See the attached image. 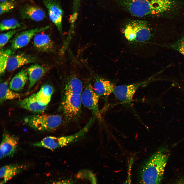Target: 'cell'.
<instances>
[{
	"label": "cell",
	"instance_id": "6da1fadb",
	"mask_svg": "<svg viewBox=\"0 0 184 184\" xmlns=\"http://www.w3.org/2000/svg\"><path fill=\"white\" fill-rule=\"evenodd\" d=\"M169 155L168 148L160 147L141 166L138 184H161Z\"/></svg>",
	"mask_w": 184,
	"mask_h": 184
},
{
	"label": "cell",
	"instance_id": "7a4b0ae2",
	"mask_svg": "<svg viewBox=\"0 0 184 184\" xmlns=\"http://www.w3.org/2000/svg\"><path fill=\"white\" fill-rule=\"evenodd\" d=\"M119 7L137 17L162 15L164 5L162 0H111Z\"/></svg>",
	"mask_w": 184,
	"mask_h": 184
},
{
	"label": "cell",
	"instance_id": "3957f363",
	"mask_svg": "<svg viewBox=\"0 0 184 184\" xmlns=\"http://www.w3.org/2000/svg\"><path fill=\"white\" fill-rule=\"evenodd\" d=\"M151 30L148 22L141 20H130L125 25L124 34L129 41L138 43L145 42L150 39Z\"/></svg>",
	"mask_w": 184,
	"mask_h": 184
},
{
	"label": "cell",
	"instance_id": "277c9868",
	"mask_svg": "<svg viewBox=\"0 0 184 184\" xmlns=\"http://www.w3.org/2000/svg\"><path fill=\"white\" fill-rule=\"evenodd\" d=\"M25 123L32 129L40 131L55 130L61 124L62 117L59 115H33L25 117Z\"/></svg>",
	"mask_w": 184,
	"mask_h": 184
},
{
	"label": "cell",
	"instance_id": "5b68a950",
	"mask_svg": "<svg viewBox=\"0 0 184 184\" xmlns=\"http://www.w3.org/2000/svg\"><path fill=\"white\" fill-rule=\"evenodd\" d=\"M93 121V119H90L82 129L73 134L59 137L47 136L44 141L45 147L48 149L53 150L66 146L76 142L87 132Z\"/></svg>",
	"mask_w": 184,
	"mask_h": 184
},
{
	"label": "cell",
	"instance_id": "8992f818",
	"mask_svg": "<svg viewBox=\"0 0 184 184\" xmlns=\"http://www.w3.org/2000/svg\"><path fill=\"white\" fill-rule=\"evenodd\" d=\"M81 95L65 93L62 105L64 114L67 120L75 119L79 115L82 104Z\"/></svg>",
	"mask_w": 184,
	"mask_h": 184
},
{
	"label": "cell",
	"instance_id": "52a82bcc",
	"mask_svg": "<svg viewBox=\"0 0 184 184\" xmlns=\"http://www.w3.org/2000/svg\"><path fill=\"white\" fill-rule=\"evenodd\" d=\"M100 97L90 85L86 86L81 95L82 104L90 110L94 116L99 119L101 117L98 106Z\"/></svg>",
	"mask_w": 184,
	"mask_h": 184
},
{
	"label": "cell",
	"instance_id": "ba28073f",
	"mask_svg": "<svg viewBox=\"0 0 184 184\" xmlns=\"http://www.w3.org/2000/svg\"><path fill=\"white\" fill-rule=\"evenodd\" d=\"M149 79L143 82L129 85H122L115 86L113 93L116 97L124 103L130 102L137 90L141 87L149 82Z\"/></svg>",
	"mask_w": 184,
	"mask_h": 184
},
{
	"label": "cell",
	"instance_id": "9c48e42d",
	"mask_svg": "<svg viewBox=\"0 0 184 184\" xmlns=\"http://www.w3.org/2000/svg\"><path fill=\"white\" fill-rule=\"evenodd\" d=\"M43 3L47 10L50 19L62 32L63 12L59 2L56 0H43Z\"/></svg>",
	"mask_w": 184,
	"mask_h": 184
},
{
	"label": "cell",
	"instance_id": "30bf717a",
	"mask_svg": "<svg viewBox=\"0 0 184 184\" xmlns=\"http://www.w3.org/2000/svg\"><path fill=\"white\" fill-rule=\"evenodd\" d=\"M18 143V139L17 137L7 132H5L3 134L0 144V159L6 157H13L16 152Z\"/></svg>",
	"mask_w": 184,
	"mask_h": 184
},
{
	"label": "cell",
	"instance_id": "8fae6325",
	"mask_svg": "<svg viewBox=\"0 0 184 184\" xmlns=\"http://www.w3.org/2000/svg\"><path fill=\"white\" fill-rule=\"evenodd\" d=\"M49 26L37 28L24 31L17 34L13 39L11 43V48L16 50L27 45L31 39L36 34L45 30Z\"/></svg>",
	"mask_w": 184,
	"mask_h": 184
},
{
	"label": "cell",
	"instance_id": "7c38bea8",
	"mask_svg": "<svg viewBox=\"0 0 184 184\" xmlns=\"http://www.w3.org/2000/svg\"><path fill=\"white\" fill-rule=\"evenodd\" d=\"M25 166L17 164L7 165L0 169V184H5L26 168Z\"/></svg>",
	"mask_w": 184,
	"mask_h": 184
},
{
	"label": "cell",
	"instance_id": "4fadbf2b",
	"mask_svg": "<svg viewBox=\"0 0 184 184\" xmlns=\"http://www.w3.org/2000/svg\"><path fill=\"white\" fill-rule=\"evenodd\" d=\"M20 13L23 18L36 21L42 20L45 15L44 11L40 7L28 4L26 5L21 8Z\"/></svg>",
	"mask_w": 184,
	"mask_h": 184
},
{
	"label": "cell",
	"instance_id": "5bb4252c",
	"mask_svg": "<svg viewBox=\"0 0 184 184\" xmlns=\"http://www.w3.org/2000/svg\"><path fill=\"white\" fill-rule=\"evenodd\" d=\"M35 58L23 53L11 55L7 64L6 70L9 72L14 71L26 64L34 62Z\"/></svg>",
	"mask_w": 184,
	"mask_h": 184
},
{
	"label": "cell",
	"instance_id": "9a60e30c",
	"mask_svg": "<svg viewBox=\"0 0 184 184\" xmlns=\"http://www.w3.org/2000/svg\"><path fill=\"white\" fill-rule=\"evenodd\" d=\"M33 44L35 48L41 51L51 52L54 48L53 43L50 36L43 33H38L34 36Z\"/></svg>",
	"mask_w": 184,
	"mask_h": 184
},
{
	"label": "cell",
	"instance_id": "2e32d148",
	"mask_svg": "<svg viewBox=\"0 0 184 184\" xmlns=\"http://www.w3.org/2000/svg\"><path fill=\"white\" fill-rule=\"evenodd\" d=\"M20 106L25 109L35 113L40 114L46 110L47 106L40 105L38 101L35 94L20 101Z\"/></svg>",
	"mask_w": 184,
	"mask_h": 184
},
{
	"label": "cell",
	"instance_id": "e0dca14e",
	"mask_svg": "<svg viewBox=\"0 0 184 184\" xmlns=\"http://www.w3.org/2000/svg\"><path fill=\"white\" fill-rule=\"evenodd\" d=\"M115 87L110 81L100 78L96 80L93 87L96 93L100 96L110 95L113 93Z\"/></svg>",
	"mask_w": 184,
	"mask_h": 184
},
{
	"label": "cell",
	"instance_id": "ac0fdd59",
	"mask_svg": "<svg viewBox=\"0 0 184 184\" xmlns=\"http://www.w3.org/2000/svg\"><path fill=\"white\" fill-rule=\"evenodd\" d=\"M29 84L28 91L31 88L46 72L45 68L38 64H33L27 69Z\"/></svg>",
	"mask_w": 184,
	"mask_h": 184
},
{
	"label": "cell",
	"instance_id": "d6986e66",
	"mask_svg": "<svg viewBox=\"0 0 184 184\" xmlns=\"http://www.w3.org/2000/svg\"><path fill=\"white\" fill-rule=\"evenodd\" d=\"M27 70L23 69L13 78L9 84V87L15 91H18L23 89L28 79Z\"/></svg>",
	"mask_w": 184,
	"mask_h": 184
},
{
	"label": "cell",
	"instance_id": "ffe728a7",
	"mask_svg": "<svg viewBox=\"0 0 184 184\" xmlns=\"http://www.w3.org/2000/svg\"><path fill=\"white\" fill-rule=\"evenodd\" d=\"M53 92V88L50 85L45 84L42 86L39 91L35 94L39 103L41 105L47 106L51 100Z\"/></svg>",
	"mask_w": 184,
	"mask_h": 184
},
{
	"label": "cell",
	"instance_id": "44dd1931",
	"mask_svg": "<svg viewBox=\"0 0 184 184\" xmlns=\"http://www.w3.org/2000/svg\"><path fill=\"white\" fill-rule=\"evenodd\" d=\"M8 83L7 81L1 82L0 85V101L1 103L5 101L13 99L20 97V95L14 92L8 87Z\"/></svg>",
	"mask_w": 184,
	"mask_h": 184
},
{
	"label": "cell",
	"instance_id": "7402d4cb",
	"mask_svg": "<svg viewBox=\"0 0 184 184\" xmlns=\"http://www.w3.org/2000/svg\"><path fill=\"white\" fill-rule=\"evenodd\" d=\"M83 91V84L81 81L76 77H73L66 84L65 93L81 95Z\"/></svg>",
	"mask_w": 184,
	"mask_h": 184
},
{
	"label": "cell",
	"instance_id": "603a6c76",
	"mask_svg": "<svg viewBox=\"0 0 184 184\" xmlns=\"http://www.w3.org/2000/svg\"><path fill=\"white\" fill-rule=\"evenodd\" d=\"M12 53V51L10 49H2L0 50V74L1 75L4 74L6 70L8 61Z\"/></svg>",
	"mask_w": 184,
	"mask_h": 184
},
{
	"label": "cell",
	"instance_id": "cb8c5ba5",
	"mask_svg": "<svg viewBox=\"0 0 184 184\" xmlns=\"http://www.w3.org/2000/svg\"><path fill=\"white\" fill-rule=\"evenodd\" d=\"M19 22L14 18L5 19L2 20L0 24L1 31L15 30L20 27Z\"/></svg>",
	"mask_w": 184,
	"mask_h": 184
},
{
	"label": "cell",
	"instance_id": "d4e9b609",
	"mask_svg": "<svg viewBox=\"0 0 184 184\" xmlns=\"http://www.w3.org/2000/svg\"><path fill=\"white\" fill-rule=\"evenodd\" d=\"M18 30H11L1 34L0 36V48L4 46Z\"/></svg>",
	"mask_w": 184,
	"mask_h": 184
},
{
	"label": "cell",
	"instance_id": "484cf974",
	"mask_svg": "<svg viewBox=\"0 0 184 184\" xmlns=\"http://www.w3.org/2000/svg\"><path fill=\"white\" fill-rule=\"evenodd\" d=\"M15 4L14 2L11 1L1 2L0 4V15H1L8 12L13 9L15 7Z\"/></svg>",
	"mask_w": 184,
	"mask_h": 184
},
{
	"label": "cell",
	"instance_id": "4316f807",
	"mask_svg": "<svg viewBox=\"0 0 184 184\" xmlns=\"http://www.w3.org/2000/svg\"><path fill=\"white\" fill-rule=\"evenodd\" d=\"M168 46V47L175 50L184 56V37Z\"/></svg>",
	"mask_w": 184,
	"mask_h": 184
},
{
	"label": "cell",
	"instance_id": "83f0119b",
	"mask_svg": "<svg viewBox=\"0 0 184 184\" xmlns=\"http://www.w3.org/2000/svg\"><path fill=\"white\" fill-rule=\"evenodd\" d=\"M81 0H73V12L72 20L73 21L76 18L79 7Z\"/></svg>",
	"mask_w": 184,
	"mask_h": 184
},
{
	"label": "cell",
	"instance_id": "f1b7e54d",
	"mask_svg": "<svg viewBox=\"0 0 184 184\" xmlns=\"http://www.w3.org/2000/svg\"><path fill=\"white\" fill-rule=\"evenodd\" d=\"M51 184H76L74 181L71 179L62 178L54 181Z\"/></svg>",
	"mask_w": 184,
	"mask_h": 184
},
{
	"label": "cell",
	"instance_id": "f546056e",
	"mask_svg": "<svg viewBox=\"0 0 184 184\" xmlns=\"http://www.w3.org/2000/svg\"><path fill=\"white\" fill-rule=\"evenodd\" d=\"M132 163H130L129 165L127 171V176L123 184H131V169Z\"/></svg>",
	"mask_w": 184,
	"mask_h": 184
},
{
	"label": "cell",
	"instance_id": "4dcf8cb0",
	"mask_svg": "<svg viewBox=\"0 0 184 184\" xmlns=\"http://www.w3.org/2000/svg\"><path fill=\"white\" fill-rule=\"evenodd\" d=\"M176 184H184V178L179 179L177 182Z\"/></svg>",
	"mask_w": 184,
	"mask_h": 184
},
{
	"label": "cell",
	"instance_id": "1f68e13d",
	"mask_svg": "<svg viewBox=\"0 0 184 184\" xmlns=\"http://www.w3.org/2000/svg\"><path fill=\"white\" fill-rule=\"evenodd\" d=\"M8 0H0V1L1 2H4L6 1H8Z\"/></svg>",
	"mask_w": 184,
	"mask_h": 184
}]
</instances>
